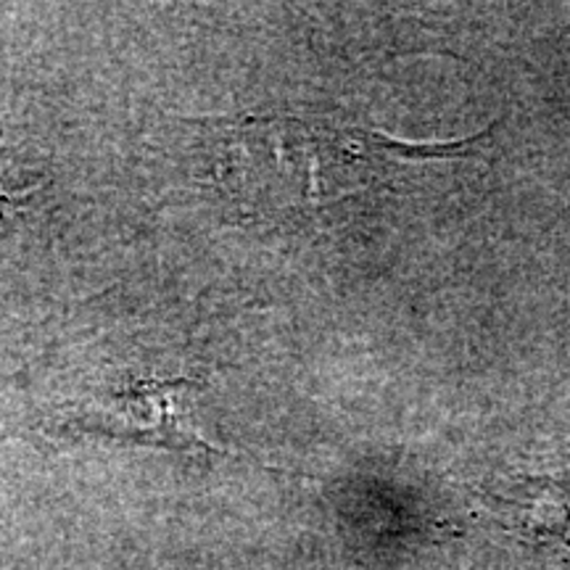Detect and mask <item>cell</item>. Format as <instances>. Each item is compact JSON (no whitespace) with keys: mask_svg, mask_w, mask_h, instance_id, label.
I'll list each match as a JSON object with an SVG mask.
<instances>
[{"mask_svg":"<svg viewBox=\"0 0 570 570\" xmlns=\"http://www.w3.org/2000/svg\"><path fill=\"white\" fill-rule=\"evenodd\" d=\"M202 386L185 377L175 381H138L132 386L111 391L77 415V428L130 444L173 449H212L196 423V396Z\"/></svg>","mask_w":570,"mask_h":570,"instance_id":"6da1fadb","label":"cell"},{"mask_svg":"<svg viewBox=\"0 0 570 570\" xmlns=\"http://www.w3.org/2000/svg\"><path fill=\"white\" fill-rule=\"evenodd\" d=\"M11 180V164L6 161L3 148H0V209L13 202H21V198H30L35 190H38V185H30V188H13Z\"/></svg>","mask_w":570,"mask_h":570,"instance_id":"7a4b0ae2","label":"cell"}]
</instances>
